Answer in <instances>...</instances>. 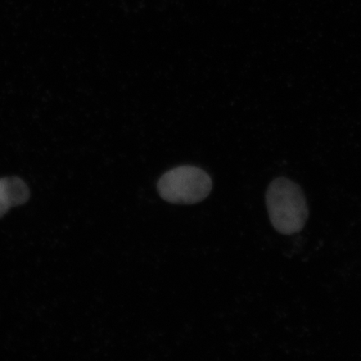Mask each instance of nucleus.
<instances>
[{"mask_svg":"<svg viewBox=\"0 0 361 361\" xmlns=\"http://www.w3.org/2000/svg\"><path fill=\"white\" fill-rule=\"evenodd\" d=\"M266 205L271 224L284 235L300 232L308 219L304 192L290 179L279 178L270 183L266 192Z\"/></svg>","mask_w":361,"mask_h":361,"instance_id":"nucleus-1","label":"nucleus"},{"mask_svg":"<svg viewBox=\"0 0 361 361\" xmlns=\"http://www.w3.org/2000/svg\"><path fill=\"white\" fill-rule=\"evenodd\" d=\"M213 182L205 171L197 166H180L166 171L157 183L162 200L173 204L191 205L209 195Z\"/></svg>","mask_w":361,"mask_h":361,"instance_id":"nucleus-2","label":"nucleus"},{"mask_svg":"<svg viewBox=\"0 0 361 361\" xmlns=\"http://www.w3.org/2000/svg\"><path fill=\"white\" fill-rule=\"evenodd\" d=\"M30 190L19 178L0 179V218L12 207L24 204L28 201Z\"/></svg>","mask_w":361,"mask_h":361,"instance_id":"nucleus-3","label":"nucleus"}]
</instances>
